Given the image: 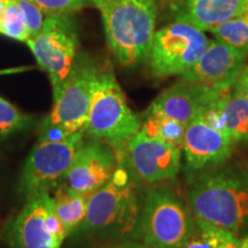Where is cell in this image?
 Returning <instances> with one entry per match:
<instances>
[{
	"label": "cell",
	"instance_id": "6da1fadb",
	"mask_svg": "<svg viewBox=\"0 0 248 248\" xmlns=\"http://www.w3.org/2000/svg\"><path fill=\"white\" fill-rule=\"evenodd\" d=\"M138 177L123 161L113 177L89 198L84 222L76 232L115 240H139L144 204Z\"/></svg>",
	"mask_w": 248,
	"mask_h": 248
},
{
	"label": "cell",
	"instance_id": "7a4b0ae2",
	"mask_svg": "<svg viewBox=\"0 0 248 248\" xmlns=\"http://www.w3.org/2000/svg\"><path fill=\"white\" fill-rule=\"evenodd\" d=\"M222 166L194 176L188 207L194 217L238 237L248 230V172Z\"/></svg>",
	"mask_w": 248,
	"mask_h": 248
},
{
	"label": "cell",
	"instance_id": "3957f363",
	"mask_svg": "<svg viewBox=\"0 0 248 248\" xmlns=\"http://www.w3.org/2000/svg\"><path fill=\"white\" fill-rule=\"evenodd\" d=\"M161 0H114L99 8L114 57L124 67L147 60Z\"/></svg>",
	"mask_w": 248,
	"mask_h": 248
},
{
	"label": "cell",
	"instance_id": "277c9868",
	"mask_svg": "<svg viewBox=\"0 0 248 248\" xmlns=\"http://www.w3.org/2000/svg\"><path fill=\"white\" fill-rule=\"evenodd\" d=\"M141 129V120L129 107L124 92L111 71H99L93 88L85 131L111 146L126 147Z\"/></svg>",
	"mask_w": 248,
	"mask_h": 248
},
{
	"label": "cell",
	"instance_id": "5b68a950",
	"mask_svg": "<svg viewBox=\"0 0 248 248\" xmlns=\"http://www.w3.org/2000/svg\"><path fill=\"white\" fill-rule=\"evenodd\" d=\"M194 216L181 198L163 187L146 192L139 226V241L151 248H184Z\"/></svg>",
	"mask_w": 248,
	"mask_h": 248
},
{
	"label": "cell",
	"instance_id": "8992f818",
	"mask_svg": "<svg viewBox=\"0 0 248 248\" xmlns=\"http://www.w3.org/2000/svg\"><path fill=\"white\" fill-rule=\"evenodd\" d=\"M26 43L48 74L55 99L78 54V32L71 15H46L40 32Z\"/></svg>",
	"mask_w": 248,
	"mask_h": 248
},
{
	"label": "cell",
	"instance_id": "52a82bcc",
	"mask_svg": "<svg viewBox=\"0 0 248 248\" xmlns=\"http://www.w3.org/2000/svg\"><path fill=\"white\" fill-rule=\"evenodd\" d=\"M209 44L199 28L179 21L155 31L147 60L155 77L183 76L197 63Z\"/></svg>",
	"mask_w": 248,
	"mask_h": 248
},
{
	"label": "cell",
	"instance_id": "ba28073f",
	"mask_svg": "<svg viewBox=\"0 0 248 248\" xmlns=\"http://www.w3.org/2000/svg\"><path fill=\"white\" fill-rule=\"evenodd\" d=\"M83 132L73 133L62 141H37L20 176L18 186L24 197L40 191H51L61 184L77 151L84 142Z\"/></svg>",
	"mask_w": 248,
	"mask_h": 248
},
{
	"label": "cell",
	"instance_id": "9c48e42d",
	"mask_svg": "<svg viewBox=\"0 0 248 248\" xmlns=\"http://www.w3.org/2000/svg\"><path fill=\"white\" fill-rule=\"evenodd\" d=\"M99 70L86 53L78 52L69 75L62 84L46 124L61 125L70 132L85 131L92 92Z\"/></svg>",
	"mask_w": 248,
	"mask_h": 248
},
{
	"label": "cell",
	"instance_id": "30bf717a",
	"mask_svg": "<svg viewBox=\"0 0 248 248\" xmlns=\"http://www.w3.org/2000/svg\"><path fill=\"white\" fill-rule=\"evenodd\" d=\"M247 54L218 39L209 40L197 63L182 76L212 91H231L246 66Z\"/></svg>",
	"mask_w": 248,
	"mask_h": 248
},
{
	"label": "cell",
	"instance_id": "8fae6325",
	"mask_svg": "<svg viewBox=\"0 0 248 248\" xmlns=\"http://www.w3.org/2000/svg\"><path fill=\"white\" fill-rule=\"evenodd\" d=\"M117 166V155L105 142H83L60 185L76 193L91 195L110 181Z\"/></svg>",
	"mask_w": 248,
	"mask_h": 248
},
{
	"label": "cell",
	"instance_id": "7c38bea8",
	"mask_svg": "<svg viewBox=\"0 0 248 248\" xmlns=\"http://www.w3.org/2000/svg\"><path fill=\"white\" fill-rule=\"evenodd\" d=\"M54 206L51 191L27 197L26 204L7 224L6 243L11 248H61L62 243L46 226V216Z\"/></svg>",
	"mask_w": 248,
	"mask_h": 248
},
{
	"label": "cell",
	"instance_id": "4fadbf2b",
	"mask_svg": "<svg viewBox=\"0 0 248 248\" xmlns=\"http://www.w3.org/2000/svg\"><path fill=\"white\" fill-rule=\"evenodd\" d=\"M129 166L139 179L151 183L172 181L181 169V148L139 131L126 145Z\"/></svg>",
	"mask_w": 248,
	"mask_h": 248
},
{
	"label": "cell",
	"instance_id": "5bb4252c",
	"mask_svg": "<svg viewBox=\"0 0 248 248\" xmlns=\"http://www.w3.org/2000/svg\"><path fill=\"white\" fill-rule=\"evenodd\" d=\"M233 140L226 132L212 128L198 117L186 125L184 150L186 169L191 176L222 166L231 156Z\"/></svg>",
	"mask_w": 248,
	"mask_h": 248
},
{
	"label": "cell",
	"instance_id": "9a60e30c",
	"mask_svg": "<svg viewBox=\"0 0 248 248\" xmlns=\"http://www.w3.org/2000/svg\"><path fill=\"white\" fill-rule=\"evenodd\" d=\"M224 93L212 91L197 83L181 78L172 86L164 90L152 102L148 109L159 111L187 125L201 115L204 108Z\"/></svg>",
	"mask_w": 248,
	"mask_h": 248
},
{
	"label": "cell",
	"instance_id": "2e32d148",
	"mask_svg": "<svg viewBox=\"0 0 248 248\" xmlns=\"http://www.w3.org/2000/svg\"><path fill=\"white\" fill-rule=\"evenodd\" d=\"M245 5L246 0H168V12L172 21L210 32L243 13Z\"/></svg>",
	"mask_w": 248,
	"mask_h": 248
},
{
	"label": "cell",
	"instance_id": "e0dca14e",
	"mask_svg": "<svg viewBox=\"0 0 248 248\" xmlns=\"http://www.w3.org/2000/svg\"><path fill=\"white\" fill-rule=\"evenodd\" d=\"M90 197L91 195H84L68 190L63 185H59L55 188L53 195L54 210L68 235L78 230L84 222Z\"/></svg>",
	"mask_w": 248,
	"mask_h": 248
},
{
	"label": "cell",
	"instance_id": "ac0fdd59",
	"mask_svg": "<svg viewBox=\"0 0 248 248\" xmlns=\"http://www.w3.org/2000/svg\"><path fill=\"white\" fill-rule=\"evenodd\" d=\"M226 132L234 142L248 144V99L232 88L219 99Z\"/></svg>",
	"mask_w": 248,
	"mask_h": 248
},
{
	"label": "cell",
	"instance_id": "d6986e66",
	"mask_svg": "<svg viewBox=\"0 0 248 248\" xmlns=\"http://www.w3.org/2000/svg\"><path fill=\"white\" fill-rule=\"evenodd\" d=\"M145 115L146 117L144 123H141L140 131L152 138L168 142L182 150L186 125L152 109H147Z\"/></svg>",
	"mask_w": 248,
	"mask_h": 248
},
{
	"label": "cell",
	"instance_id": "ffe728a7",
	"mask_svg": "<svg viewBox=\"0 0 248 248\" xmlns=\"http://www.w3.org/2000/svg\"><path fill=\"white\" fill-rule=\"evenodd\" d=\"M232 235L235 234L194 217L193 230L184 248H218Z\"/></svg>",
	"mask_w": 248,
	"mask_h": 248
},
{
	"label": "cell",
	"instance_id": "44dd1931",
	"mask_svg": "<svg viewBox=\"0 0 248 248\" xmlns=\"http://www.w3.org/2000/svg\"><path fill=\"white\" fill-rule=\"evenodd\" d=\"M216 39L248 54V20L238 15L210 31Z\"/></svg>",
	"mask_w": 248,
	"mask_h": 248
},
{
	"label": "cell",
	"instance_id": "7402d4cb",
	"mask_svg": "<svg viewBox=\"0 0 248 248\" xmlns=\"http://www.w3.org/2000/svg\"><path fill=\"white\" fill-rule=\"evenodd\" d=\"M32 124V116L22 113L13 104L0 97V138L29 129Z\"/></svg>",
	"mask_w": 248,
	"mask_h": 248
},
{
	"label": "cell",
	"instance_id": "603a6c76",
	"mask_svg": "<svg viewBox=\"0 0 248 248\" xmlns=\"http://www.w3.org/2000/svg\"><path fill=\"white\" fill-rule=\"evenodd\" d=\"M0 33L20 42H27L30 38L23 15L15 0H5V12L0 26Z\"/></svg>",
	"mask_w": 248,
	"mask_h": 248
},
{
	"label": "cell",
	"instance_id": "cb8c5ba5",
	"mask_svg": "<svg viewBox=\"0 0 248 248\" xmlns=\"http://www.w3.org/2000/svg\"><path fill=\"white\" fill-rule=\"evenodd\" d=\"M45 15H73L92 2V0H32Z\"/></svg>",
	"mask_w": 248,
	"mask_h": 248
},
{
	"label": "cell",
	"instance_id": "d4e9b609",
	"mask_svg": "<svg viewBox=\"0 0 248 248\" xmlns=\"http://www.w3.org/2000/svg\"><path fill=\"white\" fill-rule=\"evenodd\" d=\"M15 2L17 4L18 8L21 9L27 29L29 31L30 38L38 35L40 30L43 29V26H44L46 17L44 16V12L32 0H15Z\"/></svg>",
	"mask_w": 248,
	"mask_h": 248
},
{
	"label": "cell",
	"instance_id": "484cf974",
	"mask_svg": "<svg viewBox=\"0 0 248 248\" xmlns=\"http://www.w3.org/2000/svg\"><path fill=\"white\" fill-rule=\"evenodd\" d=\"M75 133V132H74ZM73 135L69 130L57 124H46L42 123L39 128V138L40 141H62L66 140Z\"/></svg>",
	"mask_w": 248,
	"mask_h": 248
},
{
	"label": "cell",
	"instance_id": "4316f807",
	"mask_svg": "<svg viewBox=\"0 0 248 248\" xmlns=\"http://www.w3.org/2000/svg\"><path fill=\"white\" fill-rule=\"evenodd\" d=\"M233 90L241 93V94L248 99V63H246V66H245L243 71L240 73L237 82L233 85Z\"/></svg>",
	"mask_w": 248,
	"mask_h": 248
},
{
	"label": "cell",
	"instance_id": "83f0119b",
	"mask_svg": "<svg viewBox=\"0 0 248 248\" xmlns=\"http://www.w3.org/2000/svg\"><path fill=\"white\" fill-rule=\"evenodd\" d=\"M105 248H151L139 240H120Z\"/></svg>",
	"mask_w": 248,
	"mask_h": 248
},
{
	"label": "cell",
	"instance_id": "f1b7e54d",
	"mask_svg": "<svg viewBox=\"0 0 248 248\" xmlns=\"http://www.w3.org/2000/svg\"><path fill=\"white\" fill-rule=\"evenodd\" d=\"M240 246V240L238 239L237 235H232L229 238L225 243H223L218 248H239Z\"/></svg>",
	"mask_w": 248,
	"mask_h": 248
},
{
	"label": "cell",
	"instance_id": "f546056e",
	"mask_svg": "<svg viewBox=\"0 0 248 248\" xmlns=\"http://www.w3.org/2000/svg\"><path fill=\"white\" fill-rule=\"evenodd\" d=\"M32 69V67H17V68H9V69H0V76L1 75H9V74H17L23 73Z\"/></svg>",
	"mask_w": 248,
	"mask_h": 248
},
{
	"label": "cell",
	"instance_id": "4dcf8cb0",
	"mask_svg": "<svg viewBox=\"0 0 248 248\" xmlns=\"http://www.w3.org/2000/svg\"><path fill=\"white\" fill-rule=\"evenodd\" d=\"M111 1H114V0H92V2L95 6H97L98 9L100 8V7H102V6H104V5L109 4V2H111Z\"/></svg>",
	"mask_w": 248,
	"mask_h": 248
},
{
	"label": "cell",
	"instance_id": "1f68e13d",
	"mask_svg": "<svg viewBox=\"0 0 248 248\" xmlns=\"http://www.w3.org/2000/svg\"><path fill=\"white\" fill-rule=\"evenodd\" d=\"M4 12H5V0H0V26H1Z\"/></svg>",
	"mask_w": 248,
	"mask_h": 248
},
{
	"label": "cell",
	"instance_id": "d6a6232c",
	"mask_svg": "<svg viewBox=\"0 0 248 248\" xmlns=\"http://www.w3.org/2000/svg\"><path fill=\"white\" fill-rule=\"evenodd\" d=\"M239 248H248V234L244 238L243 240H240Z\"/></svg>",
	"mask_w": 248,
	"mask_h": 248
},
{
	"label": "cell",
	"instance_id": "836d02e7",
	"mask_svg": "<svg viewBox=\"0 0 248 248\" xmlns=\"http://www.w3.org/2000/svg\"><path fill=\"white\" fill-rule=\"evenodd\" d=\"M240 15H241V16H244L245 18H246V20H248V0H246V5H245L243 13H241Z\"/></svg>",
	"mask_w": 248,
	"mask_h": 248
}]
</instances>
